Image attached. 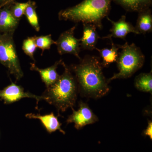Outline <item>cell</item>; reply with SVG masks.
<instances>
[{
    "mask_svg": "<svg viewBox=\"0 0 152 152\" xmlns=\"http://www.w3.org/2000/svg\"><path fill=\"white\" fill-rule=\"evenodd\" d=\"M101 58L86 56L78 64L72 66L79 92L83 96L97 99L105 96L110 90L108 81L104 76Z\"/></svg>",
    "mask_w": 152,
    "mask_h": 152,
    "instance_id": "1",
    "label": "cell"
},
{
    "mask_svg": "<svg viewBox=\"0 0 152 152\" xmlns=\"http://www.w3.org/2000/svg\"><path fill=\"white\" fill-rule=\"evenodd\" d=\"M62 75L54 83L47 88L42 96L44 100L56 107L58 112L72 109L75 104L79 92L77 83L71 70L64 63Z\"/></svg>",
    "mask_w": 152,
    "mask_h": 152,
    "instance_id": "2",
    "label": "cell"
},
{
    "mask_svg": "<svg viewBox=\"0 0 152 152\" xmlns=\"http://www.w3.org/2000/svg\"><path fill=\"white\" fill-rule=\"evenodd\" d=\"M112 0H84L78 4L59 13L60 20L92 24L102 29V21L108 17L111 9Z\"/></svg>",
    "mask_w": 152,
    "mask_h": 152,
    "instance_id": "3",
    "label": "cell"
},
{
    "mask_svg": "<svg viewBox=\"0 0 152 152\" xmlns=\"http://www.w3.org/2000/svg\"><path fill=\"white\" fill-rule=\"evenodd\" d=\"M121 51L119 53L116 62L119 72L115 74L108 82L115 79L130 77L143 66L145 56L140 48L134 43L129 44L127 42L120 45Z\"/></svg>",
    "mask_w": 152,
    "mask_h": 152,
    "instance_id": "4",
    "label": "cell"
},
{
    "mask_svg": "<svg viewBox=\"0 0 152 152\" xmlns=\"http://www.w3.org/2000/svg\"><path fill=\"white\" fill-rule=\"evenodd\" d=\"M0 62L7 68L17 80L23 77V73L11 35L0 37Z\"/></svg>",
    "mask_w": 152,
    "mask_h": 152,
    "instance_id": "5",
    "label": "cell"
},
{
    "mask_svg": "<svg viewBox=\"0 0 152 152\" xmlns=\"http://www.w3.org/2000/svg\"><path fill=\"white\" fill-rule=\"evenodd\" d=\"M77 26L63 33L56 42L58 52L60 55L70 54L80 60L79 53L80 51V40L74 36Z\"/></svg>",
    "mask_w": 152,
    "mask_h": 152,
    "instance_id": "6",
    "label": "cell"
},
{
    "mask_svg": "<svg viewBox=\"0 0 152 152\" xmlns=\"http://www.w3.org/2000/svg\"><path fill=\"white\" fill-rule=\"evenodd\" d=\"M73 113L68 117L67 124L74 123L77 129L80 130L88 125L97 122L99 118L90 108L88 104L82 101L79 103V109L75 110L72 109Z\"/></svg>",
    "mask_w": 152,
    "mask_h": 152,
    "instance_id": "7",
    "label": "cell"
},
{
    "mask_svg": "<svg viewBox=\"0 0 152 152\" xmlns=\"http://www.w3.org/2000/svg\"><path fill=\"white\" fill-rule=\"evenodd\" d=\"M25 98L35 99L37 101V104L40 101L44 100L42 96H38L29 92H25L23 87L13 83L0 91V98L5 104L16 102Z\"/></svg>",
    "mask_w": 152,
    "mask_h": 152,
    "instance_id": "8",
    "label": "cell"
},
{
    "mask_svg": "<svg viewBox=\"0 0 152 152\" xmlns=\"http://www.w3.org/2000/svg\"><path fill=\"white\" fill-rule=\"evenodd\" d=\"M106 18L111 23L113 26L110 31L111 34L102 38V39H111L112 38H119L125 40V38L129 33H133L135 34H140L131 23L126 21L125 15L122 16L121 18L117 22L113 21L108 17Z\"/></svg>",
    "mask_w": 152,
    "mask_h": 152,
    "instance_id": "9",
    "label": "cell"
},
{
    "mask_svg": "<svg viewBox=\"0 0 152 152\" xmlns=\"http://www.w3.org/2000/svg\"><path fill=\"white\" fill-rule=\"evenodd\" d=\"M26 117L29 119H37L39 120L49 134H52L58 130L64 134H65V132L61 128V124L58 120V117L56 116L53 113L44 115L31 113L26 114Z\"/></svg>",
    "mask_w": 152,
    "mask_h": 152,
    "instance_id": "10",
    "label": "cell"
},
{
    "mask_svg": "<svg viewBox=\"0 0 152 152\" xmlns=\"http://www.w3.org/2000/svg\"><path fill=\"white\" fill-rule=\"evenodd\" d=\"M83 32L80 40V48L88 50L95 49L99 36L94 25L90 23H83Z\"/></svg>",
    "mask_w": 152,
    "mask_h": 152,
    "instance_id": "11",
    "label": "cell"
},
{
    "mask_svg": "<svg viewBox=\"0 0 152 152\" xmlns=\"http://www.w3.org/2000/svg\"><path fill=\"white\" fill-rule=\"evenodd\" d=\"M61 63V60H60L56 62L53 65L45 69H39L34 64H31V69L37 71L39 73L42 80L48 88L54 83L58 79L60 75L57 73L56 69L58 66Z\"/></svg>",
    "mask_w": 152,
    "mask_h": 152,
    "instance_id": "12",
    "label": "cell"
},
{
    "mask_svg": "<svg viewBox=\"0 0 152 152\" xmlns=\"http://www.w3.org/2000/svg\"><path fill=\"white\" fill-rule=\"evenodd\" d=\"M138 13L137 23L135 27L140 34H143L152 31V11L150 8L145 9Z\"/></svg>",
    "mask_w": 152,
    "mask_h": 152,
    "instance_id": "13",
    "label": "cell"
},
{
    "mask_svg": "<svg viewBox=\"0 0 152 152\" xmlns=\"http://www.w3.org/2000/svg\"><path fill=\"white\" fill-rule=\"evenodd\" d=\"M128 12H139L151 7L152 0H112Z\"/></svg>",
    "mask_w": 152,
    "mask_h": 152,
    "instance_id": "14",
    "label": "cell"
},
{
    "mask_svg": "<svg viewBox=\"0 0 152 152\" xmlns=\"http://www.w3.org/2000/svg\"><path fill=\"white\" fill-rule=\"evenodd\" d=\"M110 40L112 42V47L110 49H99L95 48L99 53L102 60V64L104 67H107L112 63L116 62L118 57L120 45H115L112 41V39Z\"/></svg>",
    "mask_w": 152,
    "mask_h": 152,
    "instance_id": "15",
    "label": "cell"
},
{
    "mask_svg": "<svg viewBox=\"0 0 152 152\" xmlns=\"http://www.w3.org/2000/svg\"><path fill=\"white\" fill-rule=\"evenodd\" d=\"M18 20L13 15L10 10L4 9L0 10V29L8 32L14 31Z\"/></svg>",
    "mask_w": 152,
    "mask_h": 152,
    "instance_id": "16",
    "label": "cell"
},
{
    "mask_svg": "<svg viewBox=\"0 0 152 152\" xmlns=\"http://www.w3.org/2000/svg\"><path fill=\"white\" fill-rule=\"evenodd\" d=\"M137 89L143 92L152 93V71L148 73H141L136 77L134 83Z\"/></svg>",
    "mask_w": 152,
    "mask_h": 152,
    "instance_id": "17",
    "label": "cell"
},
{
    "mask_svg": "<svg viewBox=\"0 0 152 152\" xmlns=\"http://www.w3.org/2000/svg\"><path fill=\"white\" fill-rule=\"evenodd\" d=\"M24 15L26 17L30 24L36 31H39L40 27L37 15L36 12V4L34 2L29 1V4L25 11Z\"/></svg>",
    "mask_w": 152,
    "mask_h": 152,
    "instance_id": "18",
    "label": "cell"
},
{
    "mask_svg": "<svg viewBox=\"0 0 152 152\" xmlns=\"http://www.w3.org/2000/svg\"><path fill=\"white\" fill-rule=\"evenodd\" d=\"M35 42L37 48L43 51L50 49L52 45L56 44V42L52 39L51 35L35 37Z\"/></svg>",
    "mask_w": 152,
    "mask_h": 152,
    "instance_id": "19",
    "label": "cell"
},
{
    "mask_svg": "<svg viewBox=\"0 0 152 152\" xmlns=\"http://www.w3.org/2000/svg\"><path fill=\"white\" fill-rule=\"evenodd\" d=\"M35 42V37L28 38L23 42V49L26 54L34 60V54L37 49Z\"/></svg>",
    "mask_w": 152,
    "mask_h": 152,
    "instance_id": "20",
    "label": "cell"
},
{
    "mask_svg": "<svg viewBox=\"0 0 152 152\" xmlns=\"http://www.w3.org/2000/svg\"><path fill=\"white\" fill-rule=\"evenodd\" d=\"M29 4V1L26 3H16L10 9L13 15L17 19L20 18L24 15L25 11Z\"/></svg>",
    "mask_w": 152,
    "mask_h": 152,
    "instance_id": "21",
    "label": "cell"
},
{
    "mask_svg": "<svg viewBox=\"0 0 152 152\" xmlns=\"http://www.w3.org/2000/svg\"><path fill=\"white\" fill-rule=\"evenodd\" d=\"M143 134L145 137H148L151 140H152V122L149 121L146 129L143 132Z\"/></svg>",
    "mask_w": 152,
    "mask_h": 152,
    "instance_id": "22",
    "label": "cell"
},
{
    "mask_svg": "<svg viewBox=\"0 0 152 152\" xmlns=\"http://www.w3.org/2000/svg\"><path fill=\"white\" fill-rule=\"evenodd\" d=\"M12 1V0H0V2H7L10 3Z\"/></svg>",
    "mask_w": 152,
    "mask_h": 152,
    "instance_id": "23",
    "label": "cell"
},
{
    "mask_svg": "<svg viewBox=\"0 0 152 152\" xmlns=\"http://www.w3.org/2000/svg\"><path fill=\"white\" fill-rule=\"evenodd\" d=\"M13 1V0H12V1Z\"/></svg>",
    "mask_w": 152,
    "mask_h": 152,
    "instance_id": "24",
    "label": "cell"
}]
</instances>
